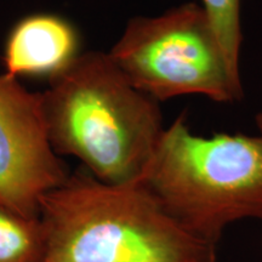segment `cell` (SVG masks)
Returning a JSON list of instances; mask_svg holds the SVG:
<instances>
[{"instance_id":"1","label":"cell","mask_w":262,"mask_h":262,"mask_svg":"<svg viewBox=\"0 0 262 262\" xmlns=\"http://www.w3.org/2000/svg\"><path fill=\"white\" fill-rule=\"evenodd\" d=\"M38 220L39 262H219L217 245L183 227L141 179L70 176L42 196Z\"/></svg>"},{"instance_id":"2","label":"cell","mask_w":262,"mask_h":262,"mask_svg":"<svg viewBox=\"0 0 262 262\" xmlns=\"http://www.w3.org/2000/svg\"><path fill=\"white\" fill-rule=\"evenodd\" d=\"M40 94L56 155L75 157L90 175L111 185L142 176L165 129L162 110L108 52H81Z\"/></svg>"},{"instance_id":"3","label":"cell","mask_w":262,"mask_h":262,"mask_svg":"<svg viewBox=\"0 0 262 262\" xmlns=\"http://www.w3.org/2000/svg\"><path fill=\"white\" fill-rule=\"evenodd\" d=\"M140 179L183 227L217 245L231 225L262 220V135H196L183 112Z\"/></svg>"},{"instance_id":"4","label":"cell","mask_w":262,"mask_h":262,"mask_svg":"<svg viewBox=\"0 0 262 262\" xmlns=\"http://www.w3.org/2000/svg\"><path fill=\"white\" fill-rule=\"evenodd\" d=\"M137 89L158 102L199 95L231 104L244 97L208 15L194 2L134 16L108 52Z\"/></svg>"},{"instance_id":"5","label":"cell","mask_w":262,"mask_h":262,"mask_svg":"<svg viewBox=\"0 0 262 262\" xmlns=\"http://www.w3.org/2000/svg\"><path fill=\"white\" fill-rule=\"evenodd\" d=\"M68 178L49 142L41 94L0 74V205L38 219L42 196Z\"/></svg>"},{"instance_id":"6","label":"cell","mask_w":262,"mask_h":262,"mask_svg":"<svg viewBox=\"0 0 262 262\" xmlns=\"http://www.w3.org/2000/svg\"><path fill=\"white\" fill-rule=\"evenodd\" d=\"M80 54V35L70 21L51 14L31 15L10 32L4 49L5 74L15 79L51 80Z\"/></svg>"},{"instance_id":"7","label":"cell","mask_w":262,"mask_h":262,"mask_svg":"<svg viewBox=\"0 0 262 262\" xmlns=\"http://www.w3.org/2000/svg\"><path fill=\"white\" fill-rule=\"evenodd\" d=\"M42 249L38 219H27L0 205V262H39Z\"/></svg>"},{"instance_id":"8","label":"cell","mask_w":262,"mask_h":262,"mask_svg":"<svg viewBox=\"0 0 262 262\" xmlns=\"http://www.w3.org/2000/svg\"><path fill=\"white\" fill-rule=\"evenodd\" d=\"M201 5L208 15L232 72L242 78L239 68L243 42L242 0H202Z\"/></svg>"},{"instance_id":"9","label":"cell","mask_w":262,"mask_h":262,"mask_svg":"<svg viewBox=\"0 0 262 262\" xmlns=\"http://www.w3.org/2000/svg\"><path fill=\"white\" fill-rule=\"evenodd\" d=\"M255 124H256L258 131H260V135H262V111L258 112L255 117Z\"/></svg>"}]
</instances>
